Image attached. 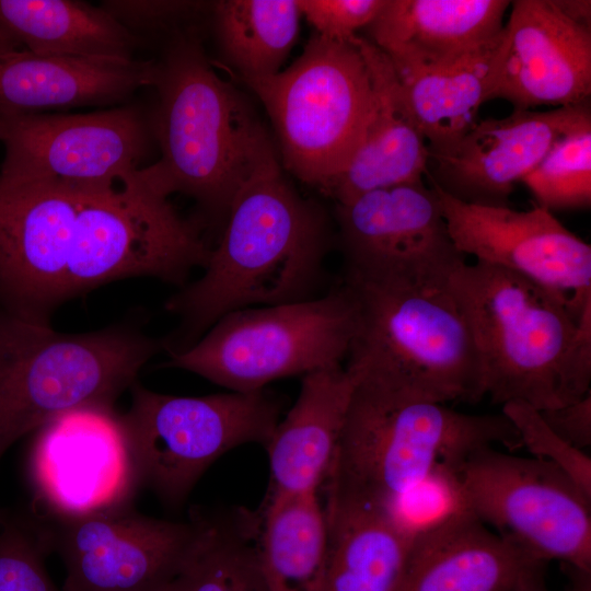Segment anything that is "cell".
<instances>
[{
  "label": "cell",
  "instance_id": "cell-1",
  "mask_svg": "<svg viewBox=\"0 0 591 591\" xmlns=\"http://www.w3.org/2000/svg\"><path fill=\"white\" fill-rule=\"evenodd\" d=\"M328 245L325 216L286 179L271 150L236 192L202 276L165 302L181 321L165 348L189 347L231 312L314 298Z\"/></svg>",
  "mask_w": 591,
  "mask_h": 591
},
{
  "label": "cell",
  "instance_id": "cell-2",
  "mask_svg": "<svg viewBox=\"0 0 591 591\" xmlns=\"http://www.w3.org/2000/svg\"><path fill=\"white\" fill-rule=\"evenodd\" d=\"M150 119L161 157L137 171L151 189L182 193L228 215L242 184L274 146L248 103L213 70L196 30L178 33L160 61Z\"/></svg>",
  "mask_w": 591,
  "mask_h": 591
},
{
  "label": "cell",
  "instance_id": "cell-3",
  "mask_svg": "<svg viewBox=\"0 0 591 591\" xmlns=\"http://www.w3.org/2000/svg\"><path fill=\"white\" fill-rule=\"evenodd\" d=\"M358 311L347 367L355 389L396 403L477 402L482 368L467 320L445 282L344 276Z\"/></svg>",
  "mask_w": 591,
  "mask_h": 591
},
{
  "label": "cell",
  "instance_id": "cell-4",
  "mask_svg": "<svg viewBox=\"0 0 591 591\" xmlns=\"http://www.w3.org/2000/svg\"><path fill=\"white\" fill-rule=\"evenodd\" d=\"M448 288L474 337L484 397L537 410L582 398L568 372L579 317L565 297L479 262L457 266Z\"/></svg>",
  "mask_w": 591,
  "mask_h": 591
},
{
  "label": "cell",
  "instance_id": "cell-5",
  "mask_svg": "<svg viewBox=\"0 0 591 591\" xmlns=\"http://www.w3.org/2000/svg\"><path fill=\"white\" fill-rule=\"evenodd\" d=\"M522 447L502 414L474 415L438 403H396L355 389L324 482L335 495L389 509L439 466L452 470L473 452Z\"/></svg>",
  "mask_w": 591,
  "mask_h": 591
},
{
  "label": "cell",
  "instance_id": "cell-6",
  "mask_svg": "<svg viewBox=\"0 0 591 591\" xmlns=\"http://www.w3.org/2000/svg\"><path fill=\"white\" fill-rule=\"evenodd\" d=\"M163 347L127 326L66 334L0 309V459L63 413L114 406Z\"/></svg>",
  "mask_w": 591,
  "mask_h": 591
},
{
  "label": "cell",
  "instance_id": "cell-7",
  "mask_svg": "<svg viewBox=\"0 0 591 591\" xmlns=\"http://www.w3.org/2000/svg\"><path fill=\"white\" fill-rule=\"evenodd\" d=\"M357 328V304L341 282L308 300L231 312L189 347L169 351L165 364L232 392H255L279 379L341 366Z\"/></svg>",
  "mask_w": 591,
  "mask_h": 591
},
{
  "label": "cell",
  "instance_id": "cell-8",
  "mask_svg": "<svg viewBox=\"0 0 591 591\" xmlns=\"http://www.w3.org/2000/svg\"><path fill=\"white\" fill-rule=\"evenodd\" d=\"M352 37L315 33L287 69L245 82L269 115L283 165L322 193L355 154L373 112L369 68Z\"/></svg>",
  "mask_w": 591,
  "mask_h": 591
},
{
  "label": "cell",
  "instance_id": "cell-9",
  "mask_svg": "<svg viewBox=\"0 0 591 591\" xmlns=\"http://www.w3.org/2000/svg\"><path fill=\"white\" fill-rule=\"evenodd\" d=\"M120 414L141 486L177 505L207 468L240 445H266L280 420V402L265 390L205 396L151 391L138 381Z\"/></svg>",
  "mask_w": 591,
  "mask_h": 591
},
{
  "label": "cell",
  "instance_id": "cell-10",
  "mask_svg": "<svg viewBox=\"0 0 591 591\" xmlns=\"http://www.w3.org/2000/svg\"><path fill=\"white\" fill-rule=\"evenodd\" d=\"M211 248L137 172L121 184L84 187L67 270L68 300L108 282L152 277L185 286L205 267Z\"/></svg>",
  "mask_w": 591,
  "mask_h": 591
},
{
  "label": "cell",
  "instance_id": "cell-11",
  "mask_svg": "<svg viewBox=\"0 0 591 591\" xmlns=\"http://www.w3.org/2000/svg\"><path fill=\"white\" fill-rule=\"evenodd\" d=\"M450 472L467 512L546 561L591 571V498L558 466L487 447Z\"/></svg>",
  "mask_w": 591,
  "mask_h": 591
},
{
  "label": "cell",
  "instance_id": "cell-12",
  "mask_svg": "<svg viewBox=\"0 0 591 591\" xmlns=\"http://www.w3.org/2000/svg\"><path fill=\"white\" fill-rule=\"evenodd\" d=\"M0 120L4 144L0 176L11 182L121 184L143 167L154 142L149 117L136 106Z\"/></svg>",
  "mask_w": 591,
  "mask_h": 591
},
{
  "label": "cell",
  "instance_id": "cell-13",
  "mask_svg": "<svg viewBox=\"0 0 591 591\" xmlns=\"http://www.w3.org/2000/svg\"><path fill=\"white\" fill-rule=\"evenodd\" d=\"M27 473L37 517L129 508L141 487L120 414L109 405L69 410L36 430Z\"/></svg>",
  "mask_w": 591,
  "mask_h": 591
},
{
  "label": "cell",
  "instance_id": "cell-14",
  "mask_svg": "<svg viewBox=\"0 0 591 591\" xmlns=\"http://www.w3.org/2000/svg\"><path fill=\"white\" fill-rule=\"evenodd\" d=\"M34 515V514H33ZM36 517L66 569L61 591H169L198 534L188 522L131 507L71 518Z\"/></svg>",
  "mask_w": 591,
  "mask_h": 591
},
{
  "label": "cell",
  "instance_id": "cell-15",
  "mask_svg": "<svg viewBox=\"0 0 591 591\" xmlns=\"http://www.w3.org/2000/svg\"><path fill=\"white\" fill-rule=\"evenodd\" d=\"M335 219L347 276L445 282L466 262L425 181L373 189L336 204Z\"/></svg>",
  "mask_w": 591,
  "mask_h": 591
},
{
  "label": "cell",
  "instance_id": "cell-16",
  "mask_svg": "<svg viewBox=\"0 0 591 591\" xmlns=\"http://www.w3.org/2000/svg\"><path fill=\"white\" fill-rule=\"evenodd\" d=\"M83 189L0 176L1 310L49 325L54 311L68 301V262Z\"/></svg>",
  "mask_w": 591,
  "mask_h": 591
},
{
  "label": "cell",
  "instance_id": "cell-17",
  "mask_svg": "<svg viewBox=\"0 0 591 591\" xmlns=\"http://www.w3.org/2000/svg\"><path fill=\"white\" fill-rule=\"evenodd\" d=\"M429 186L462 254L565 297L577 317L591 304V246L552 211L467 204Z\"/></svg>",
  "mask_w": 591,
  "mask_h": 591
},
{
  "label": "cell",
  "instance_id": "cell-18",
  "mask_svg": "<svg viewBox=\"0 0 591 591\" xmlns=\"http://www.w3.org/2000/svg\"><path fill=\"white\" fill-rule=\"evenodd\" d=\"M497 45L486 102L513 109L590 102L591 28L569 19L555 0H513Z\"/></svg>",
  "mask_w": 591,
  "mask_h": 591
},
{
  "label": "cell",
  "instance_id": "cell-19",
  "mask_svg": "<svg viewBox=\"0 0 591 591\" xmlns=\"http://www.w3.org/2000/svg\"><path fill=\"white\" fill-rule=\"evenodd\" d=\"M591 123L590 102L541 112L513 109L477 120L452 147L429 153V184L467 204L509 206L517 183L553 144Z\"/></svg>",
  "mask_w": 591,
  "mask_h": 591
},
{
  "label": "cell",
  "instance_id": "cell-20",
  "mask_svg": "<svg viewBox=\"0 0 591 591\" xmlns=\"http://www.w3.org/2000/svg\"><path fill=\"white\" fill-rule=\"evenodd\" d=\"M154 67L136 58L12 51L0 57V119L115 105L152 86Z\"/></svg>",
  "mask_w": 591,
  "mask_h": 591
},
{
  "label": "cell",
  "instance_id": "cell-21",
  "mask_svg": "<svg viewBox=\"0 0 591 591\" xmlns=\"http://www.w3.org/2000/svg\"><path fill=\"white\" fill-rule=\"evenodd\" d=\"M547 564L467 511L413 535L402 591H513Z\"/></svg>",
  "mask_w": 591,
  "mask_h": 591
},
{
  "label": "cell",
  "instance_id": "cell-22",
  "mask_svg": "<svg viewBox=\"0 0 591 591\" xmlns=\"http://www.w3.org/2000/svg\"><path fill=\"white\" fill-rule=\"evenodd\" d=\"M509 0H385L366 27L397 74L452 62L495 42Z\"/></svg>",
  "mask_w": 591,
  "mask_h": 591
},
{
  "label": "cell",
  "instance_id": "cell-23",
  "mask_svg": "<svg viewBox=\"0 0 591 591\" xmlns=\"http://www.w3.org/2000/svg\"><path fill=\"white\" fill-rule=\"evenodd\" d=\"M369 68L374 105L361 143L324 193L336 204L363 193L424 181L429 149L387 56L368 38L355 35Z\"/></svg>",
  "mask_w": 591,
  "mask_h": 591
},
{
  "label": "cell",
  "instance_id": "cell-24",
  "mask_svg": "<svg viewBox=\"0 0 591 591\" xmlns=\"http://www.w3.org/2000/svg\"><path fill=\"white\" fill-rule=\"evenodd\" d=\"M347 366L302 376L299 395L265 445L269 495L318 494L329 472L355 391Z\"/></svg>",
  "mask_w": 591,
  "mask_h": 591
},
{
  "label": "cell",
  "instance_id": "cell-25",
  "mask_svg": "<svg viewBox=\"0 0 591 591\" xmlns=\"http://www.w3.org/2000/svg\"><path fill=\"white\" fill-rule=\"evenodd\" d=\"M325 591H402L413 535L383 507L326 495Z\"/></svg>",
  "mask_w": 591,
  "mask_h": 591
},
{
  "label": "cell",
  "instance_id": "cell-26",
  "mask_svg": "<svg viewBox=\"0 0 591 591\" xmlns=\"http://www.w3.org/2000/svg\"><path fill=\"white\" fill-rule=\"evenodd\" d=\"M0 31L38 55L130 59L141 44L101 5L77 0H0Z\"/></svg>",
  "mask_w": 591,
  "mask_h": 591
},
{
  "label": "cell",
  "instance_id": "cell-27",
  "mask_svg": "<svg viewBox=\"0 0 591 591\" xmlns=\"http://www.w3.org/2000/svg\"><path fill=\"white\" fill-rule=\"evenodd\" d=\"M257 555L267 591H325L327 526L318 494L269 495Z\"/></svg>",
  "mask_w": 591,
  "mask_h": 591
},
{
  "label": "cell",
  "instance_id": "cell-28",
  "mask_svg": "<svg viewBox=\"0 0 591 591\" xmlns=\"http://www.w3.org/2000/svg\"><path fill=\"white\" fill-rule=\"evenodd\" d=\"M500 35L452 62L414 73H396L429 153L449 149L477 121L478 109L486 103Z\"/></svg>",
  "mask_w": 591,
  "mask_h": 591
},
{
  "label": "cell",
  "instance_id": "cell-29",
  "mask_svg": "<svg viewBox=\"0 0 591 591\" xmlns=\"http://www.w3.org/2000/svg\"><path fill=\"white\" fill-rule=\"evenodd\" d=\"M212 15L227 59L248 82L281 71L302 14L298 0H222Z\"/></svg>",
  "mask_w": 591,
  "mask_h": 591
},
{
  "label": "cell",
  "instance_id": "cell-30",
  "mask_svg": "<svg viewBox=\"0 0 591 591\" xmlns=\"http://www.w3.org/2000/svg\"><path fill=\"white\" fill-rule=\"evenodd\" d=\"M549 211L587 209L591 205V123L558 139L522 179Z\"/></svg>",
  "mask_w": 591,
  "mask_h": 591
},
{
  "label": "cell",
  "instance_id": "cell-31",
  "mask_svg": "<svg viewBox=\"0 0 591 591\" xmlns=\"http://www.w3.org/2000/svg\"><path fill=\"white\" fill-rule=\"evenodd\" d=\"M49 553L44 526L34 515L8 514L0 525V591H61L45 566Z\"/></svg>",
  "mask_w": 591,
  "mask_h": 591
},
{
  "label": "cell",
  "instance_id": "cell-32",
  "mask_svg": "<svg viewBox=\"0 0 591 591\" xmlns=\"http://www.w3.org/2000/svg\"><path fill=\"white\" fill-rule=\"evenodd\" d=\"M244 510L196 513L198 534L189 557L169 591H229V569Z\"/></svg>",
  "mask_w": 591,
  "mask_h": 591
},
{
  "label": "cell",
  "instance_id": "cell-33",
  "mask_svg": "<svg viewBox=\"0 0 591 591\" xmlns=\"http://www.w3.org/2000/svg\"><path fill=\"white\" fill-rule=\"evenodd\" d=\"M501 413L515 428L522 447L534 457L558 466L591 498L590 456L558 437L546 425L540 410L523 402H508L502 405Z\"/></svg>",
  "mask_w": 591,
  "mask_h": 591
},
{
  "label": "cell",
  "instance_id": "cell-34",
  "mask_svg": "<svg viewBox=\"0 0 591 591\" xmlns=\"http://www.w3.org/2000/svg\"><path fill=\"white\" fill-rule=\"evenodd\" d=\"M101 7L141 42L146 36L195 30L183 23L201 13L207 3L198 1L109 0Z\"/></svg>",
  "mask_w": 591,
  "mask_h": 591
},
{
  "label": "cell",
  "instance_id": "cell-35",
  "mask_svg": "<svg viewBox=\"0 0 591 591\" xmlns=\"http://www.w3.org/2000/svg\"><path fill=\"white\" fill-rule=\"evenodd\" d=\"M301 14L316 34L334 40H349L366 28L385 0H298Z\"/></svg>",
  "mask_w": 591,
  "mask_h": 591
},
{
  "label": "cell",
  "instance_id": "cell-36",
  "mask_svg": "<svg viewBox=\"0 0 591 591\" xmlns=\"http://www.w3.org/2000/svg\"><path fill=\"white\" fill-rule=\"evenodd\" d=\"M546 425L570 445L582 450L591 445V392L582 398L540 410Z\"/></svg>",
  "mask_w": 591,
  "mask_h": 591
},
{
  "label": "cell",
  "instance_id": "cell-37",
  "mask_svg": "<svg viewBox=\"0 0 591 591\" xmlns=\"http://www.w3.org/2000/svg\"><path fill=\"white\" fill-rule=\"evenodd\" d=\"M570 576V588L566 591H591V571L564 565ZM546 564L538 565L526 573L513 591H549L545 582Z\"/></svg>",
  "mask_w": 591,
  "mask_h": 591
},
{
  "label": "cell",
  "instance_id": "cell-38",
  "mask_svg": "<svg viewBox=\"0 0 591 591\" xmlns=\"http://www.w3.org/2000/svg\"><path fill=\"white\" fill-rule=\"evenodd\" d=\"M559 9L572 21L591 28V1L555 0Z\"/></svg>",
  "mask_w": 591,
  "mask_h": 591
},
{
  "label": "cell",
  "instance_id": "cell-39",
  "mask_svg": "<svg viewBox=\"0 0 591 591\" xmlns=\"http://www.w3.org/2000/svg\"><path fill=\"white\" fill-rule=\"evenodd\" d=\"M19 49L23 48L5 33L0 31V57Z\"/></svg>",
  "mask_w": 591,
  "mask_h": 591
},
{
  "label": "cell",
  "instance_id": "cell-40",
  "mask_svg": "<svg viewBox=\"0 0 591 591\" xmlns=\"http://www.w3.org/2000/svg\"><path fill=\"white\" fill-rule=\"evenodd\" d=\"M7 512L2 509H0V524L3 522V520L5 519L7 517Z\"/></svg>",
  "mask_w": 591,
  "mask_h": 591
},
{
  "label": "cell",
  "instance_id": "cell-41",
  "mask_svg": "<svg viewBox=\"0 0 591 591\" xmlns=\"http://www.w3.org/2000/svg\"><path fill=\"white\" fill-rule=\"evenodd\" d=\"M0 135H1V120H0Z\"/></svg>",
  "mask_w": 591,
  "mask_h": 591
}]
</instances>
